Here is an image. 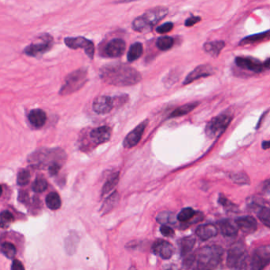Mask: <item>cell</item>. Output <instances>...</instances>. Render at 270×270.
<instances>
[{
  "label": "cell",
  "instance_id": "38",
  "mask_svg": "<svg viewBox=\"0 0 270 270\" xmlns=\"http://www.w3.org/2000/svg\"><path fill=\"white\" fill-rule=\"evenodd\" d=\"M174 24L172 22H168L163 23L161 26H158L156 28V32L158 34H164L167 33L171 32V30H173Z\"/></svg>",
  "mask_w": 270,
  "mask_h": 270
},
{
  "label": "cell",
  "instance_id": "3",
  "mask_svg": "<svg viewBox=\"0 0 270 270\" xmlns=\"http://www.w3.org/2000/svg\"><path fill=\"white\" fill-rule=\"evenodd\" d=\"M224 250L219 246H205L199 250L197 255L198 267L203 270H212L222 260Z\"/></svg>",
  "mask_w": 270,
  "mask_h": 270
},
{
  "label": "cell",
  "instance_id": "9",
  "mask_svg": "<svg viewBox=\"0 0 270 270\" xmlns=\"http://www.w3.org/2000/svg\"><path fill=\"white\" fill-rule=\"evenodd\" d=\"M270 262V246H262L254 250L251 258V269L260 270L268 266Z\"/></svg>",
  "mask_w": 270,
  "mask_h": 270
},
{
  "label": "cell",
  "instance_id": "19",
  "mask_svg": "<svg viewBox=\"0 0 270 270\" xmlns=\"http://www.w3.org/2000/svg\"><path fill=\"white\" fill-rule=\"evenodd\" d=\"M196 234L202 240H209L213 237L217 236L218 230L217 226L213 225H204L199 226L196 230Z\"/></svg>",
  "mask_w": 270,
  "mask_h": 270
},
{
  "label": "cell",
  "instance_id": "11",
  "mask_svg": "<svg viewBox=\"0 0 270 270\" xmlns=\"http://www.w3.org/2000/svg\"><path fill=\"white\" fill-rule=\"evenodd\" d=\"M126 43L123 39L114 38L109 41L104 48V53L108 57H120L125 53Z\"/></svg>",
  "mask_w": 270,
  "mask_h": 270
},
{
  "label": "cell",
  "instance_id": "8",
  "mask_svg": "<svg viewBox=\"0 0 270 270\" xmlns=\"http://www.w3.org/2000/svg\"><path fill=\"white\" fill-rule=\"evenodd\" d=\"M64 43L68 48L72 49H79L84 48L85 53L90 59H93L94 56V45L91 41L88 40L83 37H76V38H66Z\"/></svg>",
  "mask_w": 270,
  "mask_h": 270
},
{
  "label": "cell",
  "instance_id": "22",
  "mask_svg": "<svg viewBox=\"0 0 270 270\" xmlns=\"http://www.w3.org/2000/svg\"><path fill=\"white\" fill-rule=\"evenodd\" d=\"M270 40V30L266 32L260 33V34H254L251 36L246 37L241 41L240 45H247L258 44L261 42Z\"/></svg>",
  "mask_w": 270,
  "mask_h": 270
},
{
  "label": "cell",
  "instance_id": "34",
  "mask_svg": "<svg viewBox=\"0 0 270 270\" xmlns=\"http://www.w3.org/2000/svg\"><path fill=\"white\" fill-rule=\"evenodd\" d=\"M30 181V173L28 170L22 169L21 170L18 174V178H17V181L18 185L20 186H25L28 185Z\"/></svg>",
  "mask_w": 270,
  "mask_h": 270
},
{
  "label": "cell",
  "instance_id": "27",
  "mask_svg": "<svg viewBox=\"0 0 270 270\" xmlns=\"http://www.w3.org/2000/svg\"><path fill=\"white\" fill-rule=\"evenodd\" d=\"M196 242V238L194 237H185L182 238L181 241V256H185L188 253L190 252L194 246Z\"/></svg>",
  "mask_w": 270,
  "mask_h": 270
},
{
  "label": "cell",
  "instance_id": "18",
  "mask_svg": "<svg viewBox=\"0 0 270 270\" xmlns=\"http://www.w3.org/2000/svg\"><path fill=\"white\" fill-rule=\"evenodd\" d=\"M28 119L32 126L36 129H40L45 124L47 116L45 112L43 111L42 109H33L29 114Z\"/></svg>",
  "mask_w": 270,
  "mask_h": 270
},
{
  "label": "cell",
  "instance_id": "45",
  "mask_svg": "<svg viewBox=\"0 0 270 270\" xmlns=\"http://www.w3.org/2000/svg\"><path fill=\"white\" fill-rule=\"evenodd\" d=\"M11 270H25V267L22 264V262L18 260L13 261L12 266H11Z\"/></svg>",
  "mask_w": 270,
  "mask_h": 270
},
{
  "label": "cell",
  "instance_id": "41",
  "mask_svg": "<svg viewBox=\"0 0 270 270\" xmlns=\"http://www.w3.org/2000/svg\"><path fill=\"white\" fill-rule=\"evenodd\" d=\"M201 17L198 16H192L190 18H187L185 22V26L186 27H191V26H194V25L198 23L199 22H201Z\"/></svg>",
  "mask_w": 270,
  "mask_h": 270
},
{
  "label": "cell",
  "instance_id": "28",
  "mask_svg": "<svg viewBox=\"0 0 270 270\" xmlns=\"http://www.w3.org/2000/svg\"><path fill=\"white\" fill-rule=\"evenodd\" d=\"M175 44V41L171 37L164 36L159 38L156 41V46L161 51L171 49Z\"/></svg>",
  "mask_w": 270,
  "mask_h": 270
},
{
  "label": "cell",
  "instance_id": "30",
  "mask_svg": "<svg viewBox=\"0 0 270 270\" xmlns=\"http://www.w3.org/2000/svg\"><path fill=\"white\" fill-rule=\"evenodd\" d=\"M1 252L6 258H9V259H12L16 255V247L11 242H2V245H1Z\"/></svg>",
  "mask_w": 270,
  "mask_h": 270
},
{
  "label": "cell",
  "instance_id": "1",
  "mask_svg": "<svg viewBox=\"0 0 270 270\" xmlns=\"http://www.w3.org/2000/svg\"><path fill=\"white\" fill-rule=\"evenodd\" d=\"M100 78L109 85L129 87L141 81L137 70L125 64H112L104 66L99 71Z\"/></svg>",
  "mask_w": 270,
  "mask_h": 270
},
{
  "label": "cell",
  "instance_id": "6",
  "mask_svg": "<svg viewBox=\"0 0 270 270\" xmlns=\"http://www.w3.org/2000/svg\"><path fill=\"white\" fill-rule=\"evenodd\" d=\"M53 45V38L48 34H45L39 38V41L27 46L24 53L27 56L38 57L49 51Z\"/></svg>",
  "mask_w": 270,
  "mask_h": 270
},
{
  "label": "cell",
  "instance_id": "44",
  "mask_svg": "<svg viewBox=\"0 0 270 270\" xmlns=\"http://www.w3.org/2000/svg\"><path fill=\"white\" fill-rule=\"evenodd\" d=\"M262 190L263 193H266V194H270V179H268L262 183Z\"/></svg>",
  "mask_w": 270,
  "mask_h": 270
},
{
  "label": "cell",
  "instance_id": "13",
  "mask_svg": "<svg viewBox=\"0 0 270 270\" xmlns=\"http://www.w3.org/2000/svg\"><path fill=\"white\" fill-rule=\"evenodd\" d=\"M115 105V98L102 95L96 97L93 102V111L97 114H106L111 111Z\"/></svg>",
  "mask_w": 270,
  "mask_h": 270
},
{
  "label": "cell",
  "instance_id": "47",
  "mask_svg": "<svg viewBox=\"0 0 270 270\" xmlns=\"http://www.w3.org/2000/svg\"><path fill=\"white\" fill-rule=\"evenodd\" d=\"M263 65H264V68L266 69H270V58H268L267 60H265Z\"/></svg>",
  "mask_w": 270,
  "mask_h": 270
},
{
  "label": "cell",
  "instance_id": "32",
  "mask_svg": "<svg viewBox=\"0 0 270 270\" xmlns=\"http://www.w3.org/2000/svg\"><path fill=\"white\" fill-rule=\"evenodd\" d=\"M195 216H196V212L193 209L185 208L179 213L177 219L181 222L185 223L190 221L191 219H193Z\"/></svg>",
  "mask_w": 270,
  "mask_h": 270
},
{
  "label": "cell",
  "instance_id": "37",
  "mask_svg": "<svg viewBox=\"0 0 270 270\" xmlns=\"http://www.w3.org/2000/svg\"><path fill=\"white\" fill-rule=\"evenodd\" d=\"M14 221L13 215L8 211H2L1 213V226L4 227L10 225Z\"/></svg>",
  "mask_w": 270,
  "mask_h": 270
},
{
  "label": "cell",
  "instance_id": "29",
  "mask_svg": "<svg viewBox=\"0 0 270 270\" xmlns=\"http://www.w3.org/2000/svg\"><path fill=\"white\" fill-rule=\"evenodd\" d=\"M119 181V172L113 174L111 177L108 179L107 181L105 183L103 188H102V195L107 194L110 191L113 190V188H115L117 183Z\"/></svg>",
  "mask_w": 270,
  "mask_h": 270
},
{
  "label": "cell",
  "instance_id": "42",
  "mask_svg": "<svg viewBox=\"0 0 270 270\" xmlns=\"http://www.w3.org/2000/svg\"><path fill=\"white\" fill-rule=\"evenodd\" d=\"M60 169H61V164L59 163H53L48 167V172L52 176H54L59 173Z\"/></svg>",
  "mask_w": 270,
  "mask_h": 270
},
{
  "label": "cell",
  "instance_id": "26",
  "mask_svg": "<svg viewBox=\"0 0 270 270\" xmlns=\"http://www.w3.org/2000/svg\"><path fill=\"white\" fill-rule=\"evenodd\" d=\"M118 201H119V195H118L117 192L110 195L106 199V201L104 202L103 205L101 207V212L102 214H106V213L110 212L116 206V205L118 203Z\"/></svg>",
  "mask_w": 270,
  "mask_h": 270
},
{
  "label": "cell",
  "instance_id": "24",
  "mask_svg": "<svg viewBox=\"0 0 270 270\" xmlns=\"http://www.w3.org/2000/svg\"><path fill=\"white\" fill-rule=\"evenodd\" d=\"M198 102H191V103L185 104V105H181L180 107L174 110L170 115L169 118H175V117H182V116L186 115L188 113L193 111L195 108L198 105Z\"/></svg>",
  "mask_w": 270,
  "mask_h": 270
},
{
  "label": "cell",
  "instance_id": "21",
  "mask_svg": "<svg viewBox=\"0 0 270 270\" xmlns=\"http://www.w3.org/2000/svg\"><path fill=\"white\" fill-rule=\"evenodd\" d=\"M220 229H221L222 234L226 237H234L238 234V226L236 223L234 225V223L229 221V220H223L219 222Z\"/></svg>",
  "mask_w": 270,
  "mask_h": 270
},
{
  "label": "cell",
  "instance_id": "15",
  "mask_svg": "<svg viewBox=\"0 0 270 270\" xmlns=\"http://www.w3.org/2000/svg\"><path fill=\"white\" fill-rule=\"evenodd\" d=\"M151 250L154 254L159 255L163 259H170L174 254L173 246L167 241L162 239L154 242Z\"/></svg>",
  "mask_w": 270,
  "mask_h": 270
},
{
  "label": "cell",
  "instance_id": "35",
  "mask_svg": "<svg viewBox=\"0 0 270 270\" xmlns=\"http://www.w3.org/2000/svg\"><path fill=\"white\" fill-rule=\"evenodd\" d=\"M156 220H157L158 222L160 223L162 225L175 223V216H174L173 213H168V212H163V213H159Z\"/></svg>",
  "mask_w": 270,
  "mask_h": 270
},
{
  "label": "cell",
  "instance_id": "16",
  "mask_svg": "<svg viewBox=\"0 0 270 270\" xmlns=\"http://www.w3.org/2000/svg\"><path fill=\"white\" fill-rule=\"evenodd\" d=\"M111 129L108 126H101L93 129L90 133V137L96 144H101L109 141L111 136Z\"/></svg>",
  "mask_w": 270,
  "mask_h": 270
},
{
  "label": "cell",
  "instance_id": "25",
  "mask_svg": "<svg viewBox=\"0 0 270 270\" xmlns=\"http://www.w3.org/2000/svg\"><path fill=\"white\" fill-rule=\"evenodd\" d=\"M46 205L51 210H57L61 207V198L57 193H48L45 199Z\"/></svg>",
  "mask_w": 270,
  "mask_h": 270
},
{
  "label": "cell",
  "instance_id": "40",
  "mask_svg": "<svg viewBox=\"0 0 270 270\" xmlns=\"http://www.w3.org/2000/svg\"><path fill=\"white\" fill-rule=\"evenodd\" d=\"M160 231H161L162 234L166 237H171L175 235V231L173 229L171 228V226H167L165 225H163L160 227Z\"/></svg>",
  "mask_w": 270,
  "mask_h": 270
},
{
  "label": "cell",
  "instance_id": "20",
  "mask_svg": "<svg viewBox=\"0 0 270 270\" xmlns=\"http://www.w3.org/2000/svg\"><path fill=\"white\" fill-rule=\"evenodd\" d=\"M225 47V43L223 41H213L207 42L203 46L205 52L213 57H217L221 54L223 48Z\"/></svg>",
  "mask_w": 270,
  "mask_h": 270
},
{
  "label": "cell",
  "instance_id": "43",
  "mask_svg": "<svg viewBox=\"0 0 270 270\" xmlns=\"http://www.w3.org/2000/svg\"><path fill=\"white\" fill-rule=\"evenodd\" d=\"M195 261L194 255H189L187 258H185V260L183 261V266L185 268H189Z\"/></svg>",
  "mask_w": 270,
  "mask_h": 270
},
{
  "label": "cell",
  "instance_id": "33",
  "mask_svg": "<svg viewBox=\"0 0 270 270\" xmlns=\"http://www.w3.org/2000/svg\"><path fill=\"white\" fill-rule=\"evenodd\" d=\"M48 187V182L44 178L39 177L35 179L32 185L33 190L35 193H43Z\"/></svg>",
  "mask_w": 270,
  "mask_h": 270
},
{
  "label": "cell",
  "instance_id": "31",
  "mask_svg": "<svg viewBox=\"0 0 270 270\" xmlns=\"http://www.w3.org/2000/svg\"><path fill=\"white\" fill-rule=\"evenodd\" d=\"M79 241L80 238L77 236V234H71L67 238L65 241L66 250L68 254H72L76 252V246H78Z\"/></svg>",
  "mask_w": 270,
  "mask_h": 270
},
{
  "label": "cell",
  "instance_id": "10",
  "mask_svg": "<svg viewBox=\"0 0 270 270\" xmlns=\"http://www.w3.org/2000/svg\"><path fill=\"white\" fill-rule=\"evenodd\" d=\"M147 124H148V120L143 121L125 136L123 141V146L125 148L130 149L137 145L143 136Z\"/></svg>",
  "mask_w": 270,
  "mask_h": 270
},
{
  "label": "cell",
  "instance_id": "39",
  "mask_svg": "<svg viewBox=\"0 0 270 270\" xmlns=\"http://www.w3.org/2000/svg\"><path fill=\"white\" fill-rule=\"evenodd\" d=\"M233 181L238 184H246L249 183V179L246 175L242 173H238L237 175H234L232 178Z\"/></svg>",
  "mask_w": 270,
  "mask_h": 270
},
{
  "label": "cell",
  "instance_id": "17",
  "mask_svg": "<svg viewBox=\"0 0 270 270\" xmlns=\"http://www.w3.org/2000/svg\"><path fill=\"white\" fill-rule=\"evenodd\" d=\"M235 223L238 228L247 234L254 233L258 228V223L254 217H249V216L236 219Z\"/></svg>",
  "mask_w": 270,
  "mask_h": 270
},
{
  "label": "cell",
  "instance_id": "7",
  "mask_svg": "<svg viewBox=\"0 0 270 270\" xmlns=\"http://www.w3.org/2000/svg\"><path fill=\"white\" fill-rule=\"evenodd\" d=\"M232 118L227 114L217 116L209 121L205 129V133L209 137H217L226 130Z\"/></svg>",
  "mask_w": 270,
  "mask_h": 270
},
{
  "label": "cell",
  "instance_id": "12",
  "mask_svg": "<svg viewBox=\"0 0 270 270\" xmlns=\"http://www.w3.org/2000/svg\"><path fill=\"white\" fill-rule=\"evenodd\" d=\"M235 64L242 69L248 70L251 72L260 73L265 69L263 63L255 59V58L248 57V56H238L235 58Z\"/></svg>",
  "mask_w": 270,
  "mask_h": 270
},
{
  "label": "cell",
  "instance_id": "23",
  "mask_svg": "<svg viewBox=\"0 0 270 270\" xmlns=\"http://www.w3.org/2000/svg\"><path fill=\"white\" fill-rule=\"evenodd\" d=\"M143 53V45L139 42H135L129 48V52L127 54L128 61L132 62L137 60L139 58L141 57Z\"/></svg>",
  "mask_w": 270,
  "mask_h": 270
},
{
  "label": "cell",
  "instance_id": "5",
  "mask_svg": "<svg viewBox=\"0 0 270 270\" xmlns=\"http://www.w3.org/2000/svg\"><path fill=\"white\" fill-rule=\"evenodd\" d=\"M248 254L246 246L242 242H236L229 249L226 264L229 268L244 269L246 266V261Z\"/></svg>",
  "mask_w": 270,
  "mask_h": 270
},
{
  "label": "cell",
  "instance_id": "2",
  "mask_svg": "<svg viewBox=\"0 0 270 270\" xmlns=\"http://www.w3.org/2000/svg\"><path fill=\"white\" fill-rule=\"evenodd\" d=\"M168 14V9L164 6H157L147 10L143 15L135 18L133 22V30L139 33H148L154 26Z\"/></svg>",
  "mask_w": 270,
  "mask_h": 270
},
{
  "label": "cell",
  "instance_id": "14",
  "mask_svg": "<svg viewBox=\"0 0 270 270\" xmlns=\"http://www.w3.org/2000/svg\"><path fill=\"white\" fill-rule=\"evenodd\" d=\"M214 73V68L209 64H202L198 66L197 68L193 69L190 73L186 76L185 80L183 82V85H188L200 80L201 78L209 77Z\"/></svg>",
  "mask_w": 270,
  "mask_h": 270
},
{
  "label": "cell",
  "instance_id": "4",
  "mask_svg": "<svg viewBox=\"0 0 270 270\" xmlns=\"http://www.w3.org/2000/svg\"><path fill=\"white\" fill-rule=\"evenodd\" d=\"M88 80V69L82 68L74 71L66 77L64 84L60 88V94L68 95L77 91L85 85Z\"/></svg>",
  "mask_w": 270,
  "mask_h": 270
},
{
  "label": "cell",
  "instance_id": "48",
  "mask_svg": "<svg viewBox=\"0 0 270 270\" xmlns=\"http://www.w3.org/2000/svg\"><path fill=\"white\" fill-rule=\"evenodd\" d=\"M133 1H135V0H122L121 2H133Z\"/></svg>",
  "mask_w": 270,
  "mask_h": 270
},
{
  "label": "cell",
  "instance_id": "36",
  "mask_svg": "<svg viewBox=\"0 0 270 270\" xmlns=\"http://www.w3.org/2000/svg\"><path fill=\"white\" fill-rule=\"evenodd\" d=\"M258 218L266 226L270 228V209L262 208L258 212Z\"/></svg>",
  "mask_w": 270,
  "mask_h": 270
},
{
  "label": "cell",
  "instance_id": "46",
  "mask_svg": "<svg viewBox=\"0 0 270 270\" xmlns=\"http://www.w3.org/2000/svg\"><path fill=\"white\" fill-rule=\"evenodd\" d=\"M262 148L265 150L270 148V140L262 142Z\"/></svg>",
  "mask_w": 270,
  "mask_h": 270
}]
</instances>
